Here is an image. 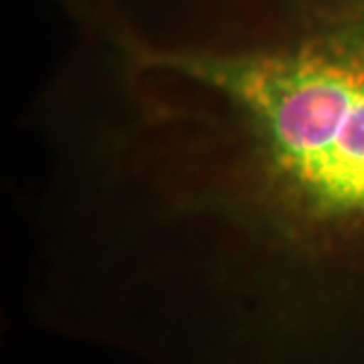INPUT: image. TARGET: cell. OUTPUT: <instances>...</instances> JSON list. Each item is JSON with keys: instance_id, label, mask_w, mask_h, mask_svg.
I'll list each match as a JSON object with an SVG mask.
<instances>
[{"instance_id": "1", "label": "cell", "mask_w": 364, "mask_h": 364, "mask_svg": "<svg viewBox=\"0 0 364 364\" xmlns=\"http://www.w3.org/2000/svg\"><path fill=\"white\" fill-rule=\"evenodd\" d=\"M168 65L233 102L273 166L306 198L364 219V55L318 49L181 57Z\"/></svg>"}]
</instances>
